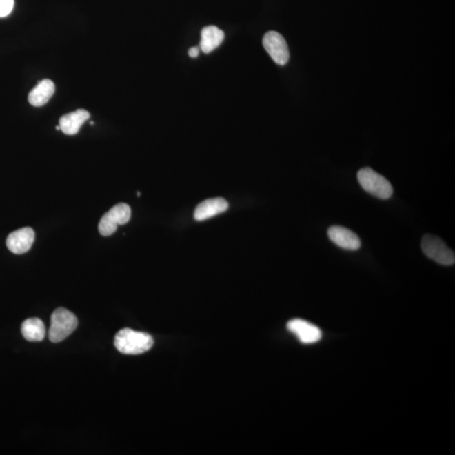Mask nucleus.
<instances>
[{
	"mask_svg": "<svg viewBox=\"0 0 455 455\" xmlns=\"http://www.w3.org/2000/svg\"><path fill=\"white\" fill-rule=\"evenodd\" d=\"M131 208L126 203H119L102 216L99 223V232L110 236L116 232L119 225H126L131 219Z\"/></svg>",
	"mask_w": 455,
	"mask_h": 455,
	"instance_id": "obj_5",
	"label": "nucleus"
},
{
	"mask_svg": "<svg viewBox=\"0 0 455 455\" xmlns=\"http://www.w3.org/2000/svg\"><path fill=\"white\" fill-rule=\"evenodd\" d=\"M358 181L364 191L379 199L387 200L393 195V188L390 182L369 167H364L359 170Z\"/></svg>",
	"mask_w": 455,
	"mask_h": 455,
	"instance_id": "obj_2",
	"label": "nucleus"
},
{
	"mask_svg": "<svg viewBox=\"0 0 455 455\" xmlns=\"http://www.w3.org/2000/svg\"><path fill=\"white\" fill-rule=\"evenodd\" d=\"M328 237L334 244L347 250H358L361 247L358 235L343 226H332L328 230Z\"/></svg>",
	"mask_w": 455,
	"mask_h": 455,
	"instance_id": "obj_9",
	"label": "nucleus"
},
{
	"mask_svg": "<svg viewBox=\"0 0 455 455\" xmlns=\"http://www.w3.org/2000/svg\"><path fill=\"white\" fill-rule=\"evenodd\" d=\"M21 333L26 340L41 341L45 338L46 327L43 321L38 318H30L23 322Z\"/></svg>",
	"mask_w": 455,
	"mask_h": 455,
	"instance_id": "obj_14",
	"label": "nucleus"
},
{
	"mask_svg": "<svg viewBox=\"0 0 455 455\" xmlns=\"http://www.w3.org/2000/svg\"><path fill=\"white\" fill-rule=\"evenodd\" d=\"M90 117V114L86 110L79 109L75 112L66 114L61 117L59 127L61 131L66 135L77 134L82 125Z\"/></svg>",
	"mask_w": 455,
	"mask_h": 455,
	"instance_id": "obj_11",
	"label": "nucleus"
},
{
	"mask_svg": "<svg viewBox=\"0 0 455 455\" xmlns=\"http://www.w3.org/2000/svg\"><path fill=\"white\" fill-rule=\"evenodd\" d=\"M77 326V317L71 311L64 308L57 309L51 317V327L48 334L49 340L53 343H60L71 335Z\"/></svg>",
	"mask_w": 455,
	"mask_h": 455,
	"instance_id": "obj_3",
	"label": "nucleus"
},
{
	"mask_svg": "<svg viewBox=\"0 0 455 455\" xmlns=\"http://www.w3.org/2000/svg\"><path fill=\"white\" fill-rule=\"evenodd\" d=\"M229 208V203L221 197L203 201L196 207L194 212V219L196 221H203L214 216L223 214Z\"/></svg>",
	"mask_w": 455,
	"mask_h": 455,
	"instance_id": "obj_10",
	"label": "nucleus"
},
{
	"mask_svg": "<svg viewBox=\"0 0 455 455\" xmlns=\"http://www.w3.org/2000/svg\"><path fill=\"white\" fill-rule=\"evenodd\" d=\"M287 327L303 344L316 343L322 337L320 328L301 318H294L288 321Z\"/></svg>",
	"mask_w": 455,
	"mask_h": 455,
	"instance_id": "obj_7",
	"label": "nucleus"
},
{
	"mask_svg": "<svg viewBox=\"0 0 455 455\" xmlns=\"http://www.w3.org/2000/svg\"><path fill=\"white\" fill-rule=\"evenodd\" d=\"M14 0H0V18L6 17L12 12Z\"/></svg>",
	"mask_w": 455,
	"mask_h": 455,
	"instance_id": "obj_15",
	"label": "nucleus"
},
{
	"mask_svg": "<svg viewBox=\"0 0 455 455\" xmlns=\"http://www.w3.org/2000/svg\"><path fill=\"white\" fill-rule=\"evenodd\" d=\"M55 85L50 79H43L37 83L35 88L30 90L28 101L33 106H43L48 103L54 94Z\"/></svg>",
	"mask_w": 455,
	"mask_h": 455,
	"instance_id": "obj_12",
	"label": "nucleus"
},
{
	"mask_svg": "<svg viewBox=\"0 0 455 455\" xmlns=\"http://www.w3.org/2000/svg\"><path fill=\"white\" fill-rule=\"evenodd\" d=\"M225 39V33L217 26H210L201 32L200 50L204 53H210L218 48Z\"/></svg>",
	"mask_w": 455,
	"mask_h": 455,
	"instance_id": "obj_13",
	"label": "nucleus"
},
{
	"mask_svg": "<svg viewBox=\"0 0 455 455\" xmlns=\"http://www.w3.org/2000/svg\"><path fill=\"white\" fill-rule=\"evenodd\" d=\"M200 48H192L189 49L188 54L191 58H196L199 55Z\"/></svg>",
	"mask_w": 455,
	"mask_h": 455,
	"instance_id": "obj_16",
	"label": "nucleus"
},
{
	"mask_svg": "<svg viewBox=\"0 0 455 455\" xmlns=\"http://www.w3.org/2000/svg\"><path fill=\"white\" fill-rule=\"evenodd\" d=\"M35 240V232L30 227L21 228L10 233L7 237L6 245L11 252L21 255L28 252Z\"/></svg>",
	"mask_w": 455,
	"mask_h": 455,
	"instance_id": "obj_8",
	"label": "nucleus"
},
{
	"mask_svg": "<svg viewBox=\"0 0 455 455\" xmlns=\"http://www.w3.org/2000/svg\"><path fill=\"white\" fill-rule=\"evenodd\" d=\"M114 344L121 354L138 355L149 351L154 340L149 334L125 328L117 333Z\"/></svg>",
	"mask_w": 455,
	"mask_h": 455,
	"instance_id": "obj_1",
	"label": "nucleus"
},
{
	"mask_svg": "<svg viewBox=\"0 0 455 455\" xmlns=\"http://www.w3.org/2000/svg\"><path fill=\"white\" fill-rule=\"evenodd\" d=\"M265 51L279 65H285L290 59V51L284 37L279 32H268L263 37Z\"/></svg>",
	"mask_w": 455,
	"mask_h": 455,
	"instance_id": "obj_6",
	"label": "nucleus"
},
{
	"mask_svg": "<svg viewBox=\"0 0 455 455\" xmlns=\"http://www.w3.org/2000/svg\"><path fill=\"white\" fill-rule=\"evenodd\" d=\"M425 256L443 265H452L455 263V255L446 243L438 236L425 234L421 243Z\"/></svg>",
	"mask_w": 455,
	"mask_h": 455,
	"instance_id": "obj_4",
	"label": "nucleus"
}]
</instances>
